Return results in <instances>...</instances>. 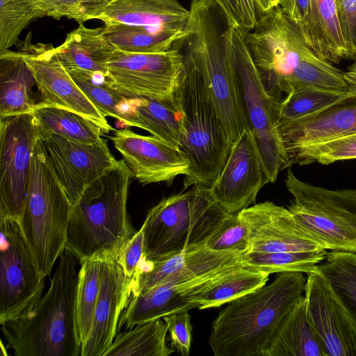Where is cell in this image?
I'll use <instances>...</instances> for the list:
<instances>
[{
    "mask_svg": "<svg viewBox=\"0 0 356 356\" xmlns=\"http://www.w3.org/2000/svg\"><path fill=\"white\" fill-rule=\"evenodd\" d=\"M301 272L279 273L270 284L228 302L211 325L215 356H265L282 323L303 297Z\"/></svg>",
    "mask_w": 356,
    "mask_h": 356,
    "instance_id": "1",
    "label": "cell"
},
{
    "mask_svg": "<svg viewBox=\"0 0 356 356\" xmlns=\"http://www.w3.org/2000/svg\"><path fill=\"white\" fill-rule=\"evenodd\" d=\"M76 261L65 248L45 294L28 312L1 325L6 348L15 356H81Z\"/></svg>",
    "mask_w": 356,
    "mask_h": 356,
    "instance_id": "2",
    "label": "cell"
},
{
    "mask_svg": "<svg viewBox=\"0 0 356 356\" xmlns=\"http://www.w3.org/2000/svg\"><path fill=\"white\" fill-rule=\"evenodd\" d=\"M131 176L124 160L117 161L71 207L65 248L79 262L97 256L119 257L136 232L127 207Z\"/></svg>",
    "mask_w": 356,
    "mask_h": 356,
    "instance_id": "3",
    "label": "cell"
},
{
    "mask_svg": "<svg viewBox=\"0 0 356 356\" xmlns=\"http://www.w3.org/2000/svg\"><path fill=\"white\" fill-rule=\"evenodd\" d=\"M186 54L198 70L234 143L247 127L227 20L214 0H192L184 28Z\"/></svg>",
    "mask_w": 356,
    "mask_h": 356,
    "instance_id": "4",
    "label": "cell"
},
{
    "mask_svg": "<svg viewBox=\"0 0 356 356\" xmlns=\"http://www.w3.org/2000/svg\"><path fill=\"white\" fill-rule=\"evenodd\" d=\"M185 70L175 99L181 113L179 148L190 162L184 189L209 188L224 167L233 142L219 117L198 70L184 56Z\"/></svg>",
    "mask_w": 356,
    "mask_h": 356,
    "instance_id": "5",
    "label": "cell"
},
{
    "mask_svg": "<svg viewBox=\"0 0 356 356\" xmlns=\"http://www.w3.org/2000/svg\"><path fill=\"white\" fill-rule=\"evenodd\" d=\"M71 207L38 134L29 189L18 222L43 278L49 275L65 248Z\"/></svg>",
    "mask_w": 356,
    "mask_h": 356,
    "instance_id": "6",
    "label": "cell"
},
{
    "mask_svg": "<svg viewBox=\"0 0 356 356\" xmlns=\"http://www.w3.org/2000/svg\"><path fill=\"white\" fill-rule=\"evenodd\" d=\"M228 214L201 184L163 199L149 211L142 225L145 258L204 246Z\"/></svg>",
    "mask_w": 356,
    "mask_h": 356,
    "instance_id": "7",
    "label": "cell"
},
{
    "mask_svg": "<svg viewBox=\"0 0 356 356\" xmlns=\"http://www.w3.org/2000/svg\"><path fill=\"white\" fill-rule=\"evenodd\" d=\"M233 63L244 117L256 141L269 183L289 168L287 154L277 123L280 101L267 90L245 42V32L229 26Z\"/></svg>",
    "mask_w": 356,
    "mask_h": 356,
    "instance_id": "8",
    "label": "cell"
},
{
    "mask_svg": "<svg viewBox=\"0 0 356 356\" xmlns=\"http://www.w3.org/2000/svg\"><path fill=\"white\" fill-rule=\"evenodd\" d=\"M245 38L267 90L280 102L300 63L314 52L279 6L260 15Z\"/></svg>",
    "mask_w": 356,
    "mask_h": 356,
    "instance_id": "9",
    "label": "cell"
},
{
    "mask_svg": "<svg viewBox=\"0 0 356 356\" xmlns=\"http://www.w3.org/2000/svg\"><path fill=\"white\" fill-rule=\"evenodd\" d=\"M0 324L28 312L42 297L38 272L18 220L0 218Z\"/></svg>",
    "mask_w": 356,
    "mask_h": 356,
    "instance_id": "10",
    "label": "cell"
},
{
    "mask_svg": "<svg viewBox=\"0 0 356 356\" xmlns=\"http://www.w3.org/2000/svg\"><path fill=\"white\" fill-rule=\"evenodd\" d=\"M184 70V55L175 48L154 54L115 49L107 63L108 79L128 98L175 99Z\"/></svg>",
    "mask_w": 356,
    "mask_h": 356,
    "instance_id": "11",
    "label": "cell"
},
{
    "mask_svg": "<svg viewBox=\"0 0 356 356\" xmlns=\"http://www.w3.org/2000/svg\"><path fill=\"white\" fill-rule=\"evenodd\" d=\"M37 138L31 113L0 117V218L22 213Z\"/></svg>",
    "mask_w": 356,
    "mask_h": 356,
    "instance_id": "12",
    "label": "cell"
},
{
    "mask_svg": "<svg viewBox=\"0 0 356 356\" xmlns=\"http://www.w3.org/2000/svg\"><path fill=\"white\" fill-rule=\"evenodd\" d=\"M19 50L35 79L40 102L82 114L99 124L106 134L114 129L72 79L51 44H33L29 33Z\"/></svg>",
    "mask_w": 356,
    "mask_h": 356,
    "instance_id": "13",
    "label": "cell"
},
{
    "mask_svg": "<svg viewBox=\"0 0 356 356\" xmlns=\"http://www.w3.org/2000/svg\"><path fill=\"white\" fill-rule=\"evenodd\" d=\"M307 275L306 307L325 356H356V320L318 269Z\"/></svg>",
    "mask_w": 356,
    "mask_h": 356,
    "instance_id": "14",
    "label": "cell"
},
{
    "mask_svg": "<svg viewBox=\"0 0 356 356\" xmlns=\"http://www.w3.org/2000/svg\"><path fill=\"white\" fill-rule=\"evenodd\" d=\"M38 134L71 206L88 185L117 162L102 138L94 143H84L55 134Z\"/></svg>",
    "mask_w": 356,
    "mask_h": 356,
    "instance_id": "15",
    "label": "cell"
},
{
    "mask_svg": "<svg viewBox=\"0 0 356 356\" xmlns=\"http://www.w3.org/2000/svg\"><path fill=\"white\" fill-rule=\"evenodd\" d=\"M268 183L256 141L246 128L233 143L224 167L209 190L223 210L238 213L255 203L259 191Z\"/></svg>",
    "mask_w": 356,
    "mask_h": 356,
    "instance_id": "16",
    "label": "cell"
},
{
    "mask_svg": "<svg viewBox=\"0 0 356 356\" xmlns=\"http://www.w3.org/2000/svg\"><path fill=\"white\" fill-rule=\"evenodd\" d=\"M113 131L110 139L139 183L170 184L179 175L188 174L190 162L179 148L127 128Z\"/></svg>",
    "mask_w": 356,
    "mask_h": 356,
    "instance_id": "17",
    "label": "cell"
},
{
    "mask_svg": "<svg viewBox=\"0 0 356 356\" xmlns=\"http://www.w3.org/2000/svg\"><path fill=\"white\" fill-rule=\"evenodd\" d=\"M249 232L247 252H289L325 250L298 224L288 209L270 201L238 213Z\"/></svg>",
    "mask_w": 356,
    "mask_h": 356,
    "instance_id": "18",
    "label": "cell"
},
{
    "mask_svg": "<svg viewBox=\"0 0 356 356\" xmlns=\"http://www.w3.org/2000/svg\"><path fill=\"white\" fill-rule=\"evenodd\" d=\"M131 294V280L126 275L118 256L106 257L92 325L81 346V356H104L116 337L121 314Z\"/></svg>",
    "mask_w": 356,
    "mask_h": 356,
    "instance_id": "19",
    "label": "cell"
},
{
    "mask_svg": "<svg viewBox=\"0 0 356 356\" xmlns=\"http://www.w3.org/2000/svg\"><path fill=\"white\" fill-rule=\"evenodd\" d=\"M277 128L288 159L302 147L355 134L356 96L348 95L318 113Z\"/></svg>",
    "mask_w": 356,
    "mask_h": 356,
    "instance_id": "20",
    "label": "cell"
},
{
    "mask_svg": "<svg viewBox=\"0 0 356 356\" xmlns=\"http://www.w3.org/2000/svg\"><path fill=\"white\" fill-rule=\"evenodd\" d=\"M293 200L288 209L323 249L356 253V228L316 200L286 183Z\"/></svg>",
    "mask_w": 356,
    "mask_h": 356,
    "instance_id": "21",
    "label": "cell"
},
{
    "mask_svg": "<svg viewBox=\"0 0 356 356\" xmlns=\"http://www.w3.org/2000/svg\"><path fill=\"white\" fill-rule=\"evenodd\" d=\"M189 16L179 1L163 0H116L96 19L105 24L122 23L150 28L184 29Z\"/></svg>",
    "mask_w": 356,
    "mask_h": 356,
    "instance_id": "22",
    "label": "cell"
},
{
    "mask_svg": "<svg viewBox=\"0 0 356 356\" xmlns=\"http://www.w3.org/2000/svg\"><path fill=\"white\" fill-rule=\"evenodd\" d=\"M115 49L105 38L103 27L88 28L79 23L55 51L66 70L79 69L107 75V63Z\"/></svg>",
    "mask_w": 356,
    "mask_h": 356,
    "instance_id": "23",
    "label": "cell"
},
{
    "mask_svg": "<svg viewBox=\"0 0 356 356\" xmlns=\"http://www.w3.org/2000/svg\"><path fill=\"white\" fill-rule=\"evenodd\" d=\"M33 74L19 51L0 54V117L31 113L38 103Z\"/></svg>",
    "mask_w": 356,
    "mask_h": 356,
    "instance_id": "24",
    "label": "cell"
},
{
    "mask_svg": "<svg viewBox=\"0 0 356 356\" xmlns=\"http://www.w3.org/2000/svg\"><path fill=\"white\" fill-rule=\"evenodd\" d=\"M265 356H325L304 296L282 323Z\"/></svg>",
    "mask_w": 356,
    "mask_h": 356,
    "instance_id": "25",
    "label": "cell"
},
{
    "mask_svg": "<svg viewBox=\"0 0 356 356\" xmlns=\"http://www.w3.org/2000/svg\"><path fill=\"white\" fill-rule=\"evenodd\" d=\"M127 108L133 127L179 148L181 113L175 99L135 97Z\"/></svg>",
    "mask_w": 356,
    "mask_h": 356,
    "instance_id": "26",
    "label": "cell"
},
{
    "mask_svg": "<svg viewBox=\"0 0 356 356\" xmlns=\"http://www.w3.org/2000/svg\"><path fill=\"white\" fill-rule=\"evenodd\" d=\"M105 38L120 51L136 54H154L170 50L183 40L184 29L150 28L122 23L106 24L103 27Z\"/></svg>",
    "mask_w": 356,
    "mask_h": 356,
    "instance_id": "27",
    "label": "cell"
},
{
    "mask_svg": "<svg viewBox=\"0 0 356 356\" xmlns=\"http://www.w3.org/2000/svg\"><path fill=\"white\" fill-rule=\"evenodd\" d=\"M40 134H55L84 143H94L105 134L93 120L69 108L39 102L31 112Z\"/></svg>",
    "mask_w": 356,
    "mask_h": 356,
    "instance_id": "28",
    "label": "cell"
},
{
    "mask_svg": "<svg viewBox=\"0 0 356 356\" xmlns=\"http://www.w3.org/2000/svg\"><path fill=\"white\" fill-rule=\"evenodd\" d=\"M269 275L245 264L206 290L186 297L185 300L200 309L218 307L266 284Z\"/></svg>",
    "mask_w": 356,
    "mask_h": 356,
    "instance_id": "29",
    "label": "cell"
},
{
    "mask_svg": "<svg viewBox=\"0 0 356 356\" xmlns=\"http://www.w3.org/2000/svg\"><path fill=\"white\" fill-rule=\"evenodd\" d=\"M167 333L162 318L137 325L116 335L104 356H168L174 350L167 346Z\"/></svg>",
    "mask_w": 356,
    "mask_h": 356,
    "instance_id": "30",
    "label": "cell"
},
{
    "mask_svg": "<svg viewBox=\"0 0 356 356\" xmlns=\"http://www.w3.org/2000/svg\"><path fill=\"white\" fill-rule=\"evenodd\" d=\"M67 71L85 95L105 117L114 118L123 125L133 127L127 108L130 98L115 88L106 74L79 69Z\"/></svg>",
    "mask_w": 356,
    "mask_h": 356,
    "instance_id": "31",
    "label": "cell"
},
{
    "mask_svg": "<svg viewBox=\"0 0 356 356\" xmlns=\"http://www.w3.org/2000/svg\"><path fill=\"white\" fill-rule=\"evenodd\" d=\"M104 258L97 256L80 262L76 307L77 326L81 344L87 339L92 325Z\"/></svg>",
    "mask_w": 356,
    "mask_h": 356,
    "instance_id": "32",
    "label": "cell"
},
{
    "mask_svg": "<svg viewBox=\"0 0 356 356\" xmlns=\"http://www.w3.org/2000/svg\"><path fill=\"white\" fill-rule=\"evenodd\" d=\"M312 6L322 59L339 63L348 58L335 0H312Z\"/></svg>",
    "mask_w": 356,
    "mask_h": 356,
    "instance_id": "33",
    "label": "cell"
},
{
    "mask_svg": "<svg viewBox=\"0 0 356 356\" xmlns=\"http://www.w3.org/2000/svg\"><path fill=\"white\" fill-rule=\"evenodd\" d=\"M348 95L312 86L295 89L280 102L277 126L318 113Z\"/></svg>",
    "mask_w": 356,
    "mask_h": 356,
    "instance_id": "34",
    "label": "cell"
},
{
    "mask_svg": "<svg viewBox=\"0 0 356 356\" xmlns=\"http://www.w3.org/2000/svg\"><path fill=\"white\" fill-rule=\"evenodd\" d=\"M325 250L308 252H245L242 260L246 265L272 274L283 272H301L308 274L318 269L325 257Z\"/></svg>",
    "mask_w": 356,
    "mask_h": 356,
    "instance_id": "35",
    "label": "cell"
},
{
    "mask_svg": "<svg viewBox=\"0 0 356 356\" xmlns=\"http://www.w3.org/2000/svg\"><path fill=\"white\" fill-rule=\"evenodd\" d=\"M317 267L356 320V253L327 252Z\"/></svg>",
    "mask_w": 356,
    "mask_h": 356,
    "instance_id": "36",
    "label": "cell"
},
{
    "mask_svg": "<svg viewBox=\"0 0 356 356\" xmlns=\"http://www.w3.org/2000/svg\"><path fill=\"white\" fill-rule=\"evenodd\" d=\"M44 16L33 0H0V54L17 44L32 21Z\"/></svg>",
    "mask_w": 356,
    "mask_h": 356,
    "instance_id": "37",
    "label": "cell"
},
{
    "mask_svg": "<svg viewBox=\"0 0 356 356\" xmlns=\"http://www.w3.org/2000/svg\"><path fill=\"white\" fill-rule=\"evenodd\" d=\"M303 86L345 92L348 89L344 72L314 53L305 58L294 72L290 82V92Z\"/></svg>",
    "mask_w": 356,
    "mask_h": 356,
    "instance_id": "38",
    "label": "cell"
},
{
    "mask_svg": "<svg viewBox=\"0 0 356 356\" xmlns=\"http://www.w3.org/2000/svg\"><path fill=\"white\" fill-rule=\"evenodd\" d=\"M351 159H356V134L302 147L289 156V165L314 162L326 165Z\"/></svg>",
    "mask_w": 356,
    "mask_h": 356,
    "instance_id": "39",
    "label": "cell"
},
{
    "mask_svg": "<svg viewBox=\"0 0 356 356\" xmlns=\"http://www.w3.org/2000/svg\"><path fill=\"white\" fill-rule=\"evenodd\" d=\"M302 192L321 203L356 228V189L331 190L295 180Z\"/></svg>",
    "mask_w": 356,
    "mask_h": 356,
    "instance_id": "40",
    "label": "cell"
},
{
    "mask_svg": "<svg viewBox=\"0 0 356 356\" xmlns=\"http://www.w3.org/2000/svg\"><path fill=\"white\" fill-rule=\"evenodd\" d=\"M204 246L211 250L245 252L249 249V232L238 213H229Z\"/></svg>",
    "mask_w": 356,
    "mask_h": 356,
    "instance_id": "41",
    "label": "cell"
},
{
    "mask_svg": "<svg viewBox=\"0 0 356 356\" xmlns=\"http://www.w3.org/2000/svg\"><path fill=\"white\" fill-rule=\"evenodd\" d=\"M278 6L293 22L309 48L322 59L313 17L312 0H280Z\"/></svg>",
    "mask_w": 356,
    "mask_h": 356,
    "instance_id": "42",
    "label": "cell"
},
{
    "mask_svg": "<svg viewBox=\"0 0 356 356\" xmlns=\"http://www.w3.org/2000/svg\"><path fill=\"white\" fill-rule=\"evenodd\" d=\"M168 327L171 346L183 356L189 355L193 326L188 310L171 314L163 318Z\"/></svg>",
    "mask_w": 356,
    "mask_h": 356,
    "instance_id": "43",
    "label": "cell"
},
{
    "mask_svg": "<svg viewBox=\"0 0 356 356\" xmlns=\"http://www.w3.org/2000/svg\"><path fill=\"white\" fill-rule=\"evenodd\" d=\"M348 58L356 60V0H335Z\"/></svg>",
    "mask_w": 356,
    "mask_h": 356,
    "instance_id": "44",
    "label": "cell"
},
{
    "mask_svg": "<svg viewBox=\"0 0 356 356\" xmlns=\"http://www.w3.org/2000/svg\"><path fill=\"white\" fill-rule=\"evenodd\" d=\"M145 257V242L143 226L127 242L118 257L126 275L132 280Z\"/></svg>",
    "mask_w": 356,
    "mask_h": 356,
    "instance_id": "45",
    "label": "cell"
},
{
    "mask_svg": "<svg viewBox=\"0 0 356 356\" xmlns=\"http://www.w3.org/2000/svg\"><path fill=\"white\" fill-rule=\"evenodd\" d=\"M46 14L55 19L62 17L83 22V11L78 0H33Z\"/></svg>",
    "mask_w": 356,
    "mask_h": 356,
    "instance_id": "46",
    "label": "cell"
},
{
    "mask_svg": "<svg viewBox=\"0 0 356 356\" xmlns=\"http://www.w3.org/2000/svg\"><path fill=\"white\" fill-rule=\"evenodd\" d=\"M115 1L116 0H78L83 11V22L96 19Z\"/></svg>",
    "mask_w": 356,
    "mask_h": 356,
    "instance_id": "47",
    "label": "cell"
},
{
    "mask_svg": "<svg viewBox=\"0 0 356 356\" xmlns=\"http://www.w3.org/2000/svg\"><path fill=\"white\" fill-rule=\"evenodd\" d=\"M344 79L347 84V92L350 96H356V60L344 72Z\"/></svg>",
    "mask_w": 356,
    "mask_h": 356,
    "instance_id": "48",
    "label": "cell"
},
{
    "mask_svg": "<svg viewBox=\"0 0 356 356\" xmlns=\"http://www.w3.org/2000/svg\"><path fill=\"white\" fill-rule=\"evenodd\" d=\"M259 17L278 6L280 0H254Z\"/></svg>",
    "mask_w": 356,
    "mask_h": 356,
    "instance_id": "49",
    "label": "cell"
},
{
    "mask_svg": "<svg viewBox=\"0 0 356 356\" xmlns=\"http://www.w3.org/2000/svg\"><path fill=\"white\" fill-rule=\"evenodd\" d=\"M163 1H168V2H171V3H175V2L178 1L177 0H163Z\"/></svg>",
    "mask_w": 356,
    "mask_h": 356,
    "instance_id": "50",
    "label": "cell"
}]
</instances>
